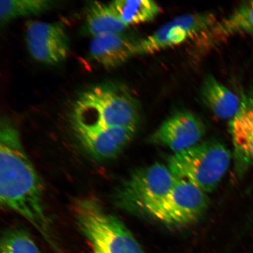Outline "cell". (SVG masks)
Returning a JSON list of instances; mask_svg holds the SVG:
<instances>
[{"mask_svg": "<svg viewBox=\"0 0 253 253\" xmlns=\"http://www.w3.org/2000/svg\"><path fill=\"white\" fill-rule=\"evenodd\" d=\"M0 202L43 236H49L51 224L42 179L24 149L18 129L6 119L0 124Z\"/></svg>", "mask_w": 253, "mask_h": 253, "instance_id": "cell-1", "label": "cell"}, {"mask_svg": "<svg viewBox=\"0 0 253 253\" xmlns=\"http://www.w3.org/2000/svg\"><path fill=\"white\" fill-rule=\"evenodd\" d=\"M74 212L79 229L93 253H144L124 223L96 199H79Z\"/></svg>", "mask_w": 253, "mask_h": 253, "instance_id": "cell-2", "label": "cell"}, {"mask_svg": "<svg viewBox=\"0 0 253 253\" xmlns=\"http://www.w3.org/2000/svg\"><path fill=\"white\" fill-rule=\"evenodd\" d=\"M73 119L105 126L137 129V104L130 95L114 84L97 85L80 95Z\"/></svg>", "mask_w": 253, "mask_h": 253, "instance_id": "cell-3", "label": "cell"}, {"mask_svg": "<svg viewBox=\"0 0 253 253\" xmlns=\"http://www.w3.org/2000/svg\"><path fill=\"white\" fill-rule=\"evenodd\" d=\"M230 160V151L223 144L208 141L174 153L168 160L167 167L176 178L208 193L219 184L228 170Z\"/></svg>", "mask_w": 253, "mask_h": 253, "instance_id": "cell-4", "label": "cell"}, {"mask_svg": "<svg viewBox=\"0 0 253 253\" xmlns=\"http://www.w3.org/2000/svg\"><path fill=\"white\" fill-rule=\"evenodd\" d=\"M177 181L169 168L161 164L136 169L114 191L113 203L126 212L151 216Z\"/></svg>", "mask_w": 253, "mask_h": 253, "instance_id": "cell-5", "label": "cell"}, {"mask_svg": "<svg viewBox=\"0 0 253 253\" xmlns=\"http://www.w3.org/2000/svg\"><path fill=\"white\" fill-rule=\"evenodd\" d=\"M209 205L207 193L191 183L178 179L151 216L169 227H182L200 219Z\"/></svg>", "mask_w": 253, "mask_h": 253, "instance_id": "cell-6", "label": "cell"}, {"mask_svg": "<svg viewBox=\"0 0 253 253\" xmlns=\"http://www.w3.org/2000/svg\"><path fill=\"white\" fill-rule=\"evenodd\" d=\"M216 23L215 16L208 12L179 16L137 42V55L151 54L197 39Z\"/></svg>", "mask_w": 253, "mask_h": 253, "instance_id": "cell-7", "label": "cell"}, {"mask_svg": "<svg viewBox=\"0 0 253 253\" xmlns=\"http://www.w3.org/2000/svg\"><path fill=\"white\" fill-rule=\"evenodd\" d=\"M76 135L84 149L98 161L112 160L131 141L136 129L105 126L73 119Z\"/></svg>", "mask_w": 253, "mask_h": 253, "instance_id": "cell-8", "label": "cell"}, {"mask_svg": "<svg viewBox=\"0 0 253 253\" xmlns=\"http://www.w3.org/2000/svg\"><path fill=\"white\" fill-rule=\"evenodd\" d=\"M25 41L31 56L43 64H58L69 54L68 37L64 28L59 24L28 21Z\"/></svg>", "mask_w": 253, "mask_h": 253, "instance_id": "cell-9", "label": "cell"}, {"mask_svg": "<svg viewBox=\"0 0 253 253\" xmlns=\"http://www.w3.org/2000/svg\"><path fill=\"white\" fill-rule=\"evenodd\" d=\"M205 133L204 123L194 114L183 111L164 121L150 136L151 143L178 153L199 143Z\"/></svg>", "mask_w": 253, "mask_h": 253, "instance_id": "cell-10", "label": "cell"}, {"mask_svg": "<svg viewBox=\"0 0 253 253\" xmlns=\"http://www.w3.org/2000/svg\"><path fill=\"white\" fill-rule=\"evenodd\" d=\"M137 42L123 34H112L93 38L89 47L91 58L106 69L117 67L137 55Z\"/></svg>", "mask_w": 253, "mask_h": 253, "instance_id": "cell-11", "label": "cell"}, {"mask_svg": "<svg viewBox=\"0 0 253 253\" xmlns=\"http://www.w3.org/2000/svg\"><path fill=\"white\" fill-rule=\"evenodd\" d=\"M201 98L217 118L233 119L238 113L242 102L237 95L212 75L205 78L201 88Z\"/></svg>", "mask_w": 253, "mask_h": 253, "instance_id": "cell-12", "label": "cell"}, {"mask_svg": "<svg viewBox=\"0 0 253 253\" xmlns=\"http://www.w3.org/2000/svg\"><path fill=\"white\" fill-rule=\"evenodd\" d=\"M240 34L253 36V1L240 4L229 17L215 24L202 36L211 42Z\"/></svg>", "mask_w": 253, "mask_h": 253, "instance_id": "cell-13", "label": "cell"}, {"mask_svg": "<svg viewBox=\"0 0 253 253\" xmlns=\"http://www.w3.org/2000/svg\"><path fill=\"white\" fill-rule=\"evenodd\" d=\"M128 27L120 20L110 4L94 1L87 9L84 33L93 38L107 34H123Z\"/></svg>", "mask_w": 253, "mask_h": 253, "instance_id": "cell-14", "label": "cell"}, {"mask_svg": "<svg viewBox=\"0 0 253 253\" xmlns=\"http://www.w3.org/2000/svg\"><path fill=\"white\" fill-rule=\"evenodd\" d=\"M230 128L237 153L253 161V95L242 102L239 112L231 120Z\"/></svg>", "mask_w": 253, "mask_h": 253, "instance_id": "cell-15", "label": "cell"}, {"mask_svg": "<svg viewBox=\"0 0 253 253\" xmlns=\"http://www.w3.org/2000/svg\"><path fill=\"white\" fill-rule=\"evenodd\" d=\"M110 5L128 27L153 20L161 11L160 6L151 0H116Z\"/></svg>", "mask_w": 253, "mask_h": 253, "instance_id": "cell-16", "label": "cell"}, {"mask_svg": "<svg viewBox=\"0 0 253 253\" xmlns=\"http://www.w3.org/2000/svg\"><path fill=\"white\" fill-rule=\"evenodd\" d=\"M56 2L48 0H1V24H7L19 17L43 13L55 5Z\"/></svg>", "mask_w": 253, "mask_h": 253, "instance_id": "cell-17", "label": "cell"}, {"mask_svg": "<svg viewBox=\"0 0 253 253\" xmlns=\"http://www.w3.org/2000/svg\"><path fill=\"white\" fill-rule=\"evenodd\" d=\"M1 253H41L26 231L19 228L5 230L1 237Z\"/></svg>", "mask_w": 253, "mask_h": 253, "instance_id": "cell-18", "label": "cell"}]
</instances>
